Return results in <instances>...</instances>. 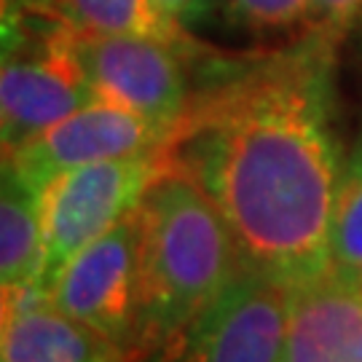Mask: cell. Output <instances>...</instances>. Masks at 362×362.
Returning a JSON list of instances; mask_svg holds the SVG:
<instances>
[{
    "mask_svg": "<svg viewBox=\"0 0 362 362\" xmlns=\"http://www.w3.org/2000/svg\"><path fill=\"white\" fill-rule=\"evenodd\" d=\"M137 215V317L127 362L167 349L245 269L220 209L167 156Z\"/></svg>",
    "mask_w": 362,
    "mask_h": 362,
    "instance_id": "cell-2",
    "label": "cell"
},
{
    "mask_svg": "<svg viewBox=\"0 0 362 362\" xmlns=\"http://www.w3.org/2000/svg\"><path fill=\"white\" fill-rule=\"evenodd\" d=\"M330 263L362 274V137L341 169L330 220Z\"/></svg>",
    "mask_w": 362,
    "mask_h": 362,
    "instance_id": "cell-13",
    "label": "cell"
},
{
    "mask_svg": "<svg viewBox=\"0 0 362 362\" xmlns=\"http://www.w3.org/2000/svg\"><path fill=\"white\" fill-rule=\"evenodd\" d=\"M153 3L161 16H167L169 22L182 25V27H185V22L202 8V0H153Z\"/></svg>",
    "mask_w": 362,
    "mask_h": 362,
    "instance_id": "cell-16",
    "label": "cell"
},
{
    "mask_svg": "<svg viewBox=\"0 0 362 362\" xmlns=\"http://www.w3.org/2000/svg\"><path fill=\"white\" fill-rule=\"evenodd\" d=\"M94 100L73 30L49 11L3 25V153L30 143Z\"/></svg>",
    "mask_w": 362,
    "mask_h": 362,
    "instance_id": "cell-3",
    "label": "cell"
},
{
    "mask_svg": "<svg viewBox=\"0 0 362 362\" xmlns=\"http://www.w3.org/2000/svg\"><path fill=\"white\" fill-rule=\"evenodd\" d=\"M282 362H362V274L330 263L290 285Z\"/></svg>",
    "mask_w": 362,
    "mask_h": 362,
    "instance_id": "cell-9",
    "label": "cell"
},
{
    "mask_svg": "<svg viewBox=\"0 0 362 362\" xmlns=\"http://www.w3.org/2000/svg\"><path fill=\"white\" fill-rule=\"evenodd\" d=\"M220 16L250 35H314L311 0H215Z\"/></svg>",
    "mask_w": 362,
    "mask_h": 362,
    "instance_id": "cell-14",
    "label": "cell"
},
{
    "mask_svg": "<svg viewBox=\"0 0 362 362\" xmlns=\"http://www.w3.org/2000/svg\"><path fill=\"white\" fill-rule=\"evenodd\" d=\"M137 247L140 215L137 207H132L116 226L83 247L46 287L57 309L116 344L124 349V357L137 317Z\"/></svg>",
    "mask_w": 362,
    "mask_h": 362,
    "instance_id": "cell-7",
    "label": "cell"
},
{
    "mask_svg": "<svg viewBox=\"0 0 362 362\" xmlns=\"http://www.w3.org/2000/svg\"><path fill=\"white\" fill-rule=\"evenodd\" d=\"M49 6H52V0H3V25L16 22L30 13L49 11Z\"/></svg>",
    "mask_w": 362,
    "mask_h": 362,
    "instance_id": "cell-17",
    "label": "cell"
},
{
    "mask_svg": "<svg viewBox=\"0 0 362 362\" xmlns=\"http://www.w3.org/2000/svg\"><path fill=\"white\" fill-rule=\"evenodd\" d=\"M0 362H127L124 349L49 300L3 311Z\"/></svg>",
    "mask_w": 362,
    "mask_h": 362,
    "instance_id": "cell-10",
    "label": "cell"
},
{
    "mask_svg": "<svg viewBox=\"0 0 362 362\" xmlns=\"http://www.w3.org/2000/svg\"><path fill=\"white\" fill-rule=\"evenodd\" d=\"M167 134L143 116L105 100H91L30 143L3 153V172L38 194L54 175L124 156L158 151Z\"/></svg>",
    "mask_w": 362,
    "mask_h": 362,
    "instance_id": "cell-8",
    "label": "cell"
},
{
    "mask_svg": "<svg viewBox=\"0 0 362 362\" xmlns=\"http://www.w3.org/2000/svg\"><path fill=\"white\" fill-rule=\"evenodd\" d=\"M43 279V228L38 194L3 172L0 194V282L3 287ZM43 285V282H40Z\"/></svg>",
    "mask_w": 362,
    "mask_h": 362,
    "instance_id": "cell-11",
    "label": "cell"
},
{
    "mask_svg": "<svg viewBox=\"0 0 362 362\" xmlns=\"http://www.w3.org/2000/svg\"><path fill=\"white\" fill-rule=\"evenodd\" d=\"M73 40L97 100L143 116L167 137L175 132L194 100L185 62L191 52H202V46L76 30Z\"/></svg>",
    "mask_w": 362,
    "mask_h": 362,
    "instance_id": "cell-5",
    "label": "cell"
},
{
    "mask_svg": "<svg viewBox=\"0 0 362 362\" xmlns=\"http://www.w3.org/2000/svg\"><path fill=\"white\" fill-rule=\"evenodd\" d=\"M161 167L164 148L67 169L40 188L43 287L52 285L83 247L137 207Z\"/></svg>",
    "mask_w": 362,
    "mask_h": 362,
    "instance_id": "cell-4",
    "label": "cell"
},
{
    "mask_svg": "<svg viewBox=\"0 0 362 362\" xmlns=\"http://www.w3.org/2000/svg\"><path fill=\"white\" fill-rule=\"evenodd\" d=\"M333 46L322 35L250 57L194 91L164 143L220 209L245 266L290 285L330 266L341 158Z\"/></svg>",
    "mask_w": 362,
    "mask_h": 362,
    "instance_id": "cell-1",
    "label": "cell"
},
{
    "mask_svg": "<svg viewBox=\"0 0 362 362\" xmlns=\"http://www.w3.org/2000/svg\"><path fill=\"white\" fill-rule=\"evenodd\" d=\"M290 282L245 266L228 290L153 362H282Z\"/></svg>",
    "mask_w": 362,
    "mask_h": 362,
    "instance_id": "cell-6",
    "label": "cell"
},
{
    "mask_svg": "<svg viewBox=\"0 0 362 362\" xmlns=\"http://www.w3.org/2000/svg\"><path fill=\"white\" fill-rule=\"evenodd\" d=\"M314 35L338 43L362 16V0H311Z\"/></svg>",
    "mask_w": 362,
    "mask_h": 362,
    "instance_id": "cell-15",
    "label": "cell"
},
{
    "mask_svg": "<svg viewBox=\"0 0 362 362\" xmlns=\"http://www.w3.org/2000/svg\"><path fill=\"white\" fill-rule=\"evenodd\" d=\"M49 13L76 33L143 35L177 46H199L185 27L158 13L153 0H52Z\"/></svg>",
    "mask_w": 362,
    "mask_h": 362,
    "instance_id": "cell-12",
    "label": "cell"
}]
</instances>
